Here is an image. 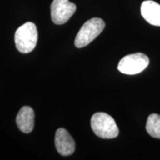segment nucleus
Masks as SVG:
<instances>
[{
    "label": "nucleus",
    "mask_w": 160,
    "mask_h": 160,
    "mask_svg": "<svg viewBox=\"0 0 160 160\" xmlns=\"http://www.w3.org/2000/svg\"><path fill=\"white\" fill-rule=\"evenodd\" d=\"M38 31L34 23L26 22L17 30L14 36L16 47L22 53H28L36 48Z\"/></svg>",
    "instance_id": "obj_1"
},
{
    "label": "nucleus",
    "mask_w": 160,
    "mask_h": 160,
    "mask_svg": "<svg viewBox=\"0 0 160 160\" xmlns=\"http://www.w3.org/2000/svg\"><path fill=\"white\" fill-rule=\"evenodd\" d=\"M91 125L95 134L102 139H113L119 135L115 120L105 113H94L91 117Z\"/></svg>",
    "instance_id": "obj_2"
},
{
    "label": "nucleus",
    "mask_w": 160,
    "mask_h": 160,
    "mask_svg": "<svg viewBox=\"0 0 160 160\" xmlns=\"http://www.w3.org/2000/svg\"><path fill=\"white\" fill-rule=\"evenodd\" d=\"M105 27V23L100 18L89 19L82 25L76 37L74 44L78 48L85 47L93 41Z\"/></svg>",
    "instance_id": "obj_3"
},
{
    "label": "nucleus",
    "mask_w": 160,
    "mask_h": 160,
    "mask_svg": "<svg viewBox=\"0 0 160 160\" xmlns=\"http://www.w3.org/2000/svg\"><path fill=\"white\" fill-rule=\"evenodd\" d=\"M149 65V59L142 53H136L124 57L118 64V70L128 75L141 73Z\"/></svg>",
    "instance_id": "obj_4"
},
{
    "label": "nucleus",
    "mask_w": 160,
    "mask_h": 160,
    "mask_svg": "<svg viewBox=\"0 0 160 160\" xmlns=\"http://www.w3.org/2000/svg\"><path fill=\"white\" fill-rule=\"evenodd\" d=\"M77 6L69 0H53L51 5V16L56 25H63L74 14Z\"/></svg>",
    "instance_id": "obj_5"
},
{
    "label": "nucleus",
    "mask_w": 160,
    "mask_h": 160,
    "mask_svg": "<svg viewBox=\"0 0 160 160\" xmlns=\"http://www.w3.org/2000/svg\"><path fill=\"white\" fill-rule=\"evenodd\" d=\"M55 146L59 154L64 157L73 154L76 148L75 141L65 128H59L56 132Z\"/></svg>",
    "instance_id": "obj_6"
},
{
    "label": "nucleus",
    "mask_w": 160,
    "mask_h": 160,
    "mask_svg": "<svg viewBox=\"0 0 160 160\" xmlns=\"http://www.w3.org/2000/svg\"><path fill=\"white\" fill-rule=\"evenodd\" d=\"M19 129L25 133H29L34 127V111L29 106H24L19 110L17 119Z\"/></svg>",
    "instance_id": "obj_7"
},
{
    "label": "nucleus",
    "mask_w": 160,
    "mask_h": 160,
    "mask_svg": "<svg viewBox=\"0 0 160 160\" xmlns=\"http://www.w3.org/2000/svg\"><path fill=\"white\" fill-rule=\"evenodd\" d=\"M141 13L148 22L160 26V5L152 0H146L141 5Z\"/></svg>",
    "instance_id": "obj_8"
},
{
    "label": "nucleus",
    "mask_w": 160,
    "mask_h": 160,
    "mask_svg": "<svg viewBox=\"0 0 160 160\" xmlns=\"http://www.w3.org/2000/svg\"><path fill=\"white\" fill-rule=\"evenodd\" d=\"M146 131L152 137L160 139V115L153 113L148 118Z\"/></svg>",
    "instance_id": "obj_9"
}]
</instances>
